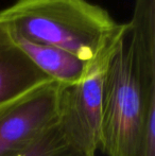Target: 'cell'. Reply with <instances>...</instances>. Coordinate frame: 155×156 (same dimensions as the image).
<instances>
[{"instance_id": "7a4b0ae2", "label": "cell", "mask_w": 155, "mask_h": 156, "mask_svg": "<svg viewBox=\"0 0 155 156\" xmlns=\"http://www.w3.org/2000/svg\"><path fill=\"white\" fill-rule=\"evenodd\" d=\"M0 19L13 34L60 48L87 63L108 51L123 27L87 0L17 1L0 11Z\"/></svg>"}, {"instance_id": "8992f818", "label": "cell", "mask_w": 155, "mask_h": 156, "mask_svg": "<svg viewBox=\"0 0 155 156\" xmlns=\"http://www.w3.org/2000/svg\"><path fill=\"white\" fill-rule=\"evenodd\" d=\"M12 35L32 62L51 80L63 85H71L79 82L86 72L89 63L73 54L53 46L32 43L13 33Z\"/></svg>"}, {"instance_id": "52a82bcc", "label": "cell", "mask_w": 155, "mask_h": 156, "mask_svg": "<svg viewBox=\"0 0 155 156\" xmlns=\"http://www.w3.org/2000/svg\"><path fill=\"white\" fill-rule=\"evenodd\" d=\"M13 156H96L67 134L58 121L32 142Z\"/></svg>"}, {"instance_id": "277c9868", "label": "cell", "mask_w": 155, "mask_h": 156, "mask_svg": "<svg viewBox=\"0 0 155 156\" xmlns=\"http://www.w3.org/2000/svg\"><path fill=\"white\" fill-rule=\"evenodd\" d=\"M60 83L44 84L0 109V156H13L58 121Z\"/></svg>"}, {"instance_id": "5b68a950", "label": "cell", "mask_w": 155, "mask_h": 156, "mask_svg": "<svg viewBox=\"0 0 155 156\" xmlns=\"http://www.w3.org/2000/svg\"><path fill=\"white\" fill-rule=\"evenodd\" d=\"M51 81L26 54L0 19V109Z\"/></svg>"}, {"instance_id": "6da1fadb", "label": "cell", "mask_w": 155, "mask_h": 156, "mask_svg": "<svg viewBox=\"0 0 155 156\" xmlns=\"http://www.w3.org/2000/svg\"><path fill=\"white\" fill-rule=\"evenodd\" d=\"M153 121L155 0H135L104 69L99 149L107 156H140Z\"/></svg>"}, {"instance_id": "3957f363", "label": "cell", "mask_w": 155, "mask_h": 156, "mask_svg": "<svg viewBox=\"0 0 155 156\" xmlns=\"http://www.w3.org/2000/svg\"><path fill=\"white\" fill-rule=\"evenodd\" d=\"M111 49L89 63L79 82L60 84L58 121L76 142L95 153L101 140L103 76Z\"/></svg>"}, {"instance_id": "ba28073f", "label": "cell", "mask_w": 155, "mask_h": 156, "mask_svg": "<svg viewBox=\"0 0 155 156\" xmlns=\"http://www.w3.org/2000/svg\"><path fill=\"white\" fill-rule=\"evenodd\" d=\"M18 1H31V0H18Z\"/></svg>"}]
</instances>
